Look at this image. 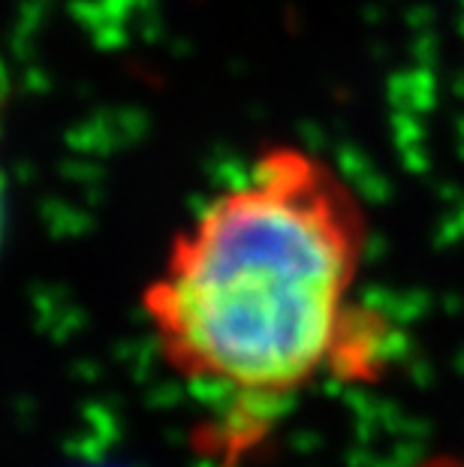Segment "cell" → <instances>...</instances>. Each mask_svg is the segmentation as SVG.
<instances>
[{"label":"cell","mask_w":464,"mask_h":467,"mask_svg":"<svg viewBox=\"0 0 464 467\" xmlns=\"http://www.w3.org/2000/svg\"><path fill=\"white\" fill-rule=\"evenodd\" d=\"M368 208L317 151L269 145L172 235L142 290L163 365L217 404L209 450L239 462L320 380H377L387 320L356 305Z\"/></svg>","instance_id":"6da1fadb"},{"label":"cell","mask_w":464,"mask_h":467,"mask_svg":"<svg viewBox=\"0 0 464 467\" xmlns=\"http://www.w3.org/2000/svg\"><path fill=\"white\" fill-rule=\"evenodd\" d=\"M410 467H464V455L438 452V455H426V459H419L417 464H410Z\"/></svg>","instance_id":"7a4b0ae2"}]
</instances>
